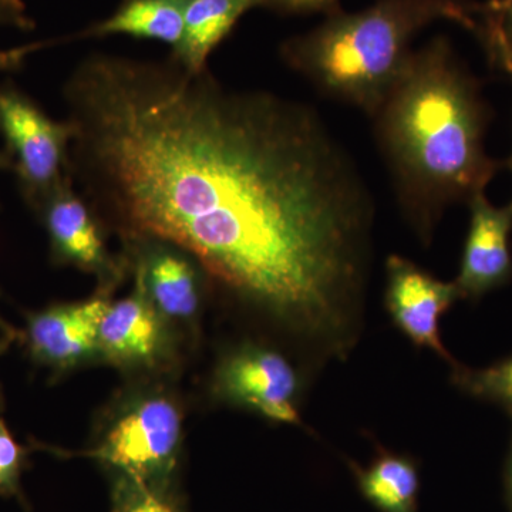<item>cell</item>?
Segmentation results:
<instances>
[{
  "label": "cell",
  "mask_w": 512,
  "mask_h": 512,
  "mask_svg": "<svg viewBox=\"0 0 512 512\" xmlns=\"http://www.w3.org/2000/svg\"><path fill=\"white\" fill-rule=\"evenodd\" d=\"M70 178L120 234L190 256L318 360L360 335L375 202L318 111L208 69L93 53L63 87Z\"/></svg>",
  "instance_id": "obj_1"
},
{
  "label": "cell",
  "mask_w": 512,
  "mask_h": 512,
  "mask_svg": "<svg viewBox=\"0 0 512 512\" xmlns=\"http://www.w3.org/2000/svg\"><path fill=\"white\" fill-rule=\"evenodd\" d=\"M370 119L399 210L423 244L450 205L483 194L504 165L485 153L490 110L446 37L413 50Z\"/></svg>",
  "instance_id": "obj_2"
},
{
  "label": "cell",
  "mask_w": 512,
  "mask_h": 512,
  "mask_svg": "<svg viewBox=\"0 0 512 512\" xmlns=\"http://www.w3.org/2000/svg\"><path fill=\"white\" fill-rule=\"evenodd\" d=\"M481 6L468 0H376L326 15L281 46L285 63L329 99L375 113L412 55V42L437 20L476 32Z\"/></svg>",
  "instance_id": "obj_3"
},
{
  "label": "cell",
  "mask_w": 512,
  "mask_h": 512,
  "mask_svg": "<svg viewBox=\"0 0 512 512\" xmlns=\"http://www.w3.org/2000/svg\"><path fill=\"white\" fill-rule=\"evenodd\" d=\"M0 134L23 197L35 210L70 178L72 127L12 86L0 87Z\"/></svg>",
  "instance_id": "obj_4"
},
{
  "label": "cell",
  "mask_w": 512,
  "mask_h": 512,
  "mask_svg": "<svg viewBox=\"0 0 512 512\" xmlns=\"http://www.w3.org/2000/svg\"><path fill=\"white\" fill-rule=\"evenodd\" d=\"M181 427L183 417L174 402L150 397L124 413L90 454L131 483L163 488L180 447Z\"/></svg>",
  "instance_id": "obj_5"
},
{
  "label": "cell",
  "mask_w": 512,
  "mask_h": 512,
  "mask_svg": "<svg viewBox=\"0 0 512 512\" xmlns=\"http://www.w3.org/2000/svg\"><path fill=\"white\" fill-rule=\"evenodd\" d=\"M215 392L276 423H301V377L274 349L244 345L229 353L218 366Z\"/></svg>",
  "instance_id": "obj_6"
},
{
  "label": "cell",
  "mask_w": 512,
  "mask_h": 512,
  "mask_svg": "<svg viewBox=\"0 0 512 512\" xmlns=\"http://www.w3.org/2000/svg\"><path fill=\"white\" fill-rule=\"evenodd\" d=\"M457 285L444 282L400 255L386 261L384 303L396 328L417 348L433 350L456 366L440 336V319L460 299Z\"/></svg>",
  "instance_id": "obj_7"
},
{
  "label": "cell",
  "mask_w": 512,
  "mask_h": 512,
  "mask_svg": "<svg viewBox=\"0 0 512 512\" xmlns=\"http://www.w3.org/2000/svg\"><path fill=\"white\" fill-rule=\"evenodd\" d=\"M110 302L104 293L84 302L64 303L32 313L26 343L33 360L67 370L99 352V328Z\"/></svg>",
  "instance_id": "obj_8"
},
{
  "label": "cell",
  "mask_w": 512,
  "mask_h": 512,
  "mask_svg": "<svg viewBox=\"0 0 512 512\" xmlns=\"http://www.w3.org/2000/svg\"><path fill=\"white\" fill-rule=\"evenodd\" d=\"M42 215L53 255L101 279L117 276L116 262L110 258L96 212L74 188L72 178L57 187L36 210Z\"/></svg>",
  "instance_id": "obj_9"
},
{
  "label": "cell",
  "mask_w": 512,
  "mask_h": 512,
  "mask_svg": "<svg viewBox=\"0 0 512 512\" xmlns=\"http://www.w3.org/2000/svg\"><path fill=\"white\" fill-rule=\"evenodd\" d=\"M470 228L454 284L461 298L478 299L512 278V208L494 207L483 194L468 202Z\"/></svg>",
  "instance_id": "obj_10"
},
{
  "label": "cell",
  "mask_w": 512,
  "mask_h": 512,
  "mask_svg": "<svg viewBox=\"0 0 512 512\" xmlns=\"http://www.w3.org/2000/svg\"><path fill=\"white\" fill-rule=\"evenodd\" d=\"M160 312L148 298L140 276L127 298L110 303L99 328V352L116 365H146L163 348Z\"/></svg>",
  "instance_id": "obj_11"
},
{
  "label": "cell",
  "mask_w": 512,
  "mask_h": 512,
  "mask_svg": "<svg viewBox=\"0 0 512 512\" xmlns=\"http://www.w3.org/2000/svg\"><path fill=\"white\" fill-rule=\"evenodd\" d=\"M144 245L136 275L157 311L165 318L194 316L200 306V278L190 256L163 242L144 241Z\"/></svg>",
  "instance_id": "obj_12"
},
{
  "label": "cell",
  "mask_w": 512,
  "mask_h": 512,
  "mask_svg": "<svg viewBox=\"0 0 512 512\" xmlns=\"http://www.w3.org/2000/svg\"><path fill=\"white\" fill-rule=\"evenodd\" d=\"M255 8H268V0H187L183 37L171 57L188 72H204L212 50Z\"/></svg>",
  "instance_id": "obj_13"
},
{
  "label": "cell",
  "mask_w": 512,
  "mask_h": 512,
  "mask_svg": "<svg viewBox=\"0 0 512 512\" xmlns=\"http://www.w3.org/2000/svg\"><path fill=\"white\" fill-rule=\"evenodd\" d=\"M350 468L360 493L377 511H419L420 470L413 457L379 447L369 466L350 463Z\"/></svg>",
  "instance_id": "obj_14"
},
{
  "label": "cell",
  "mask_w": 512,
  "mask_h": 512,
  "mask_svg": "<svg viewBox=\"0 0 512 512\" xmlns=\"http://www.w3.org/2000/svg\"><path fill=\"white\" fill-rule=\"evenodd\" d=\"M187 0H124L109 19L87 29L83 36L128 35L180 45Z\"/></svg>",
  "instance_id": "obj_15"
},
{
  "label": "cell",
  "mask_w": 512,
  "mask_h": 512,
  "mask_svg": "<svg viewBox=\"0 0 512 512\" xmlns=\"http://www.w3.org/2000/svg\"><path fill=\"white\" fill-rule=\"evenodd\" d=\"M451 379L464 393L501 404L512 412V356L484 369L453 366Z\"/></svg>",
  "instance_id": "obj_16"
},
{
  "label": "cell",
  "mask_w": 512,
  "mask_h": 512,
  "mask_svg": "<svg viewBox=\"0 0 512 512\" xmlns=\"http://www.w3.org/2000/svg\"><path fill=\"white\" fill-rule=\"evenodd\" d=\"M28 448L19 444L0 419V497H15L25 504L20 478L28 467Z\"/></svg>",
  "instance_id": "obj_17"
},
{
  "label": "cell",
  "mask_w": 512,
  "mask_h": 512,
  "mask_svg": "<svg viewBox=\"0 0 512 512\" xmlns=\"http://www.w3.org/2000/svg\"><path fill=\"white\" fill-rule=\"evenodd\" d=\"M487 47L491 60L512 77V32L504 25L494 6H483L476 32Z\"/></svg>",
  "instance_id": "obj_18"
},
{
  "label": "cell",
  "mask_w": 512,
  "mask_h": 512,
  "mask_svg": "<svg viewBox=\"0 0 512 512\" xmlns=\"http://www.w3.org/2000/svg\"><path fill=\"white\" fill-rule=\"evenodd\" d=\"M114 512H178L163 488L147 487L127 481Z\"/></svg>",
  "instance_id": "obj_19"
},
{
  "label": "cell",
  "mask_w": 512,
  "mask_h": 512,
  "mask_svg": "<svg viewBox=\"0 0 512 512\" xmlns=\"http://www.w3.org/2000/svg\"><path fill=\"white\" fill-rule=\"evenodd\" d=\"M268 8L284 15H311V13L335 12L339 0H268Z\"/></svg>",
  "instance_id": "obj_20"
},
{
  "label": "cell",
  "mask_w": 512,
  "mask_h": 512,
  "mask_svg": "<svg viewBox=\"0 0 512 512\" xmlns=\"http://www.w3.org/2000/svg\"><path fill=\"white\" fill-rule=\"evenodd\" d=\"M42 47L43 43H33V45L15 47V49L0 50V72L20 69L28 56Z\"/></svg>",
  "instance_id": "obj_21"
},
{
  "label": "cell",
  "mask_w": 512,
  "mask_h": 512,
  "mask_svg": "<svg viewBox=\"0 0 512 512\" xmlns=\"http://www.w3.org/2000/svg\"><path fill=\"white\" fill-rule=\"evenodd\" d=\"M0 23H13L20 28H29V19L25 16V9L16 8L6 0H0Z\"/></svg>",
  "instance_id": "obj_22"
},
{
  "label": "cell",
  "mask_w": 512,
  "mask_h": 512,
  "mask_svg": "<svg viewBox=\"0 0 512 512\" xmlns=\"http://www.w3.org/2000/svg\"><path fill=\"white\" fill-rule=\"evenodd\" d=\"M494 9L497 10L504 25L512 32V0H494Z\"/></svg>",
  "instance_id": "obj_23"
},
{
  "label": "cell",
  "mask_w": 512,
  "mask_h": 512,
  "mask_svg": "<svg viewBox=\"0 0 512 512\" xmlns=\"http://www.w3.org/2000/svg\"><path fill=\"white\" fill-rule=\"evenodd\" d=\"M505 487H507L508 503L512 510V448L510 458H508L507 471H505Z\"/></svg>",
  "instance_id": "obj_24"
},
{
  "label": "cell",
  "mask_w": 512,
  "mask_h": 512,
  "mask_svg": "<svg viewBox=\"0 0 512 512\" xmlns=\"http://www.w3.org/2000/svg\"><path fill=\"white\" fill-rule=\"evenodd\" d=\"M6 168H12L8 154L0 153V170H6Z\"/></svg>",
  "instance_id": "obj_25"
},
{
  "label": "cell",
  "mask_w": 512,
  "mask_h": 512,
  "mask_svg": "<svg viewBox=\"0 0 512 512\" xmlns=\"http://www.w3.org/2000/svg\"><path fill=\"white\" fill-rule=\"evenodd\" d=\"M6 2H9L10 5L16 6V8L25 9V6H23L22 0H6Z\"/></svg>",
  "instance_id": "obj_26"
},
{
  "label": "cell",
  "mask_w": 512,
  "mask_h": 512,
  "mask_svg": "<svg viewBox=\"0 0 512 512\" xmlns=\"http://www.w3.org/2000/svg\"><path fill=\"white\" fill-rule=\"evenodd\" d=\"M10 339H0V353L5 352L6 346L9 345Z\"/></svg>",
  "instance_id": "obj_27"
},
{
  "label": "cell",
  "mask_w": 512,
  "mask_h": 512,
  "mask_svg": "<svg viewBox=\"0 0 512 512\" xmlns=\"http://www.w3.org/2000/svg\"><path fill=\"white\" fill-rule=\"evenodd\" d=\"M508 165H510V168L512 170V156L510 158V161H508ZM510 207L512 208V201L510 202Z\"/></svg>",
  "instance_id": "obj_28"
}]
</instances>
